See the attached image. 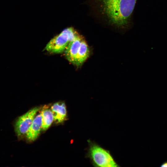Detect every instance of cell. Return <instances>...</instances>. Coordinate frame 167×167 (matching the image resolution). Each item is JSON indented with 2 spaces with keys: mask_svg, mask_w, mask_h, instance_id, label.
<instances>
[{
  "mask_svg": "<svg viewBox=\"0 0 167 167\" xmlns=\"http://www.w3.org/2000/svg\"><path fill=\"white\" fill-rule=\"evenodd\" d=\"M89 54L88 46L85 40L83 39L77 55L74 65L77 67L81 66L87 59Z\"/></svg>",
  "mask_w": 167,
  "mask_h": 167,
  "instance_id": "obj_8",
  "label": "cell"
},
{
  "mask_svg": "<svg viewBox=\"0 0 167 167\" xmlns=\"http://www.w3.org/2000/svg\"><path fill=\"white\" fill-rule=\"evenodd\" d=\"M89 147L88 157L93 165L96 167H115L118 166L109 152L98 144L88 140Z\"/></svg>",
  "mask_w": 167,
  "mask_h": 167,
  "instance_id": "obj_2",
  "label": "cell"
},
{
  "mask_svg": "<svg viewBox=\"0 0 167 167\" xmlns=\"http://www.w3.org/2000/svg\"><path fill=\"white\" fill-rule=\"evenodd\" d=\"M40 109V107L33 108L18 118L15 125V131L18 136L26 135L36 114Z\"/></svg>",
  "mask_w": 167,
  "mask_h": 167,
  "instance_id": "obj_4",
  "label": "cell"
},
{
  "mask_svg": "<svg viewBox=\"0 0 167 167\" xmlns=\"http://www.w3.org/2000/svg\"><path fill=\"white\" fill-rule=\"evenodd\" d=\"M161 167H167V161L164 162L160 166Z\"/></svg>",
  "mask_w": 167,
  "mask_h": 167,
  "instance_id": "obj_10",
  "label": "cell"
},
{
  "mask_svg": "<svg viewBox=\"0 0 167 167\" xmlns=\"http://www.w3.org/2000/svg\"><path fill=\"white\" fill-rule=\"evenodd\" d=\"M79 34L73 28H66L51 39L46 45L45 49L52 53H62L64 51L69 42Z\"/></svg>",
  "mask_w": 167,
  "mask_h": 167,
  "instance_id": "obj_3",
  "label": "cell"
},
{
  "mask_svg": "<svg viewBox=\"0 0 167 167\" xmlns=\"http://www.w3.org/2000/svg\"><path fill=\"white\" fill-rule=\"evenodd\" d=\"M83 39V37L79 34L69 42L64 51L66 58L74 65L81 42Z\"/></svg>",
  "mask_w": 167,
  "mask_h": 167,
  "instance_id": "obj_5",
  "label": "cell"
},
{
  "mask_svg": "<svg viewBox=\"0 0 167 167\" xmlns=\"http://www.w3.org/2000/svg\"><path fill=\"white\" fill-rule=\"evenodd\" d=\"M41 129L42 117L40 113L35 117L31 125L26 134V138L29 140H35L39 135Z\"/></svg>",
  "mask_w": 167,
  "mask_h": 167,
  "instance_id": "obj_6",
  "label": "cell"
},
{
  "mask_svg": "<svg viewBox=\"0 0 167 167\" xmlns=\"http://www.w3.org/2000/svg\"><path fill=\"white\" fill-rule=\"evenodd\" d=\"M100 11L108 21L117 27L129 24L137 0H97Z\"/></svg>",
  "mask_w": 167,
  "mask_h": 167,
  "instance_id": "obj_1",
  "label": "cell"
},
{
  "mask_svg": "<svg viewBox=\"0 0 167 167\" xmlns=\"http://www.w3.org/2000/svg\"><path fill=\"white\" fill-rule=\"evenodd\" d=\"M41 114L42 117V130H46L50 126L54 120V116L51 108L45 105L42 108Z\"/></svg>",
  "mask_w": 167,
  "mask_h": 167,
  "instance_id": "obj_9",
  "label": "cell"
},
{
  "mask_svg": "<svg viewBox=\"0 0 167 167\" xmlns=\"http://www.w3.org/2000/svg\"><path fill=\"white\" fill-rule=\"evenodd\" d=\"M54 120L56 123H61L65 120L66 116V110L64 103L56 102L51 106Z\"/></svg>",
  "mask_w": 167,
  "mask_h": 167,
  "instance_id": "obj_7",
  "label": "cell"
}]
</instances>
